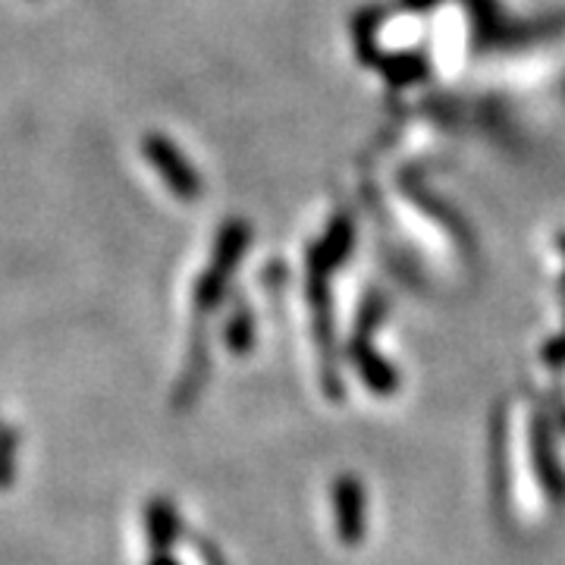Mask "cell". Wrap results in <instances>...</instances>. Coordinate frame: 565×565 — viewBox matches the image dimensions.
Masks as SVG:
<instances>
[{
    "label": "cell",
    "mask_w": 565,
    "mask_h": 565,
    "mask_svg": "<svg viewBox=\"0 0 565 565\" xmlns=\"http://www.w3.org/2000/svg\"><path fill=\"white\" fill-rule=\"evenodd\" d=\"M330 509H333V525L337 537L345 546L362 544V534L367 537V487H362L355 478H340L330 493Z\"/></svg>",
    "instance_id": "2"
},
{
    "label": "cell",
    "mask_w": 565,
    "mask_h": 565,
    "mask_svg": "<svg viewBox=\"0 0 565 565\" xmlns=\"http://www.w3.org/2000/svg\"><path fill=\"white\" fill-rule=\"evenodd\" d=\"M537 412L527 399H512L503 415V493L519 531H537L553 512V490L544 468Z\"/></svg>",
    "instance_id": "1"
}]
</instances>
